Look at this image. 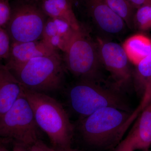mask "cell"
<instances>
[{"mask_svg":"<svg viewBox=\"0 0 151 151\" xmlns=\"http://www.w3.org/2000/svg\"><path fill=\"white\" fill-rule=\"evenodd\" d=\"M96 41L103 67L111 74L117 86L127 85L133 74L123 47L101 37H97Z\"/></svg>","mask_w":151,"mask_h":151,"instance_id":"cell-8","label":"cell"},{"mask_svg":"<svg viewBox=\"0 0 151 151\" xmlns=\"http://www.w3.org/2000/svg\"><path fill=\"white\" fill-rule=\"evenodd\" d=\"M151 103V78L147 82L142 94V100L139 105L134 110L138 115Z\"/></svg>","mask_w":151,"mask_h":151,"instance_id":"cell-21","label":"cell"},{"mask_svg":"<svg viewBox=\"0 0 151 151\" xmlns=\"http://www.w3.org/2000/svg\"><path fill=\"white\" fill-rule=\"evenodd\" d=\"M136 65L134 74L135 89L142 94L146 84L151 78V52Z\"/></svg>","mask_w":151,"mask_h":151,"instance_id":"cell-16","label":"cell"},{"mask_svg":"<svg viewBox=\"0 0 151 151\" xmlns=\"http://www.w3.org/2000/svg\"><path fill=\"white\" fill-rule=\"evenodd\" d=\"M27 147L21 144L15 143L12 151H27Z\"/></svg>","mask_w":151,"mask_h":151,"instance_id":"cell-24","label":"cell"},{"mask_svg":"<svg viewBox=\"0 0 151 151\" xmlns=\"http://www.w3.org/2000/svg\"><path fill=\"white\" fill-rule=\"evenodd\" d=\"M138 116L134 111L106 107L81 119L78 129L89 146L103 150L111 148L118 146Z\"/></svg>","mask_w":151,"mask_h":151,"instance_id":"cell-1","label":"cell"},{"mask_svg":"<svg viewBox=\"0 0 151 151\" xmlns=\"http://www.w3.org/2000/svg\"><path fill=\"white\" fill-rule=\"evenodd\" d=\"M11 41L7 32L0 27V61L8 58L10 52Z\"/></svg>","mask_w":151,"mask_h":151,"instance_id":"cell-19","label":"cell"},{"mask_svg":"<svg viewBox=\"0 0 151 151\" xmlns=\"http://www.w3.org/2000/svg\"><path fill=\"white\" fill-rule=\"evenodd\" d=\"M9 69L24 89L46 94L61 88L65 70L59 52L33 58Z\"/></svg>","mask_w":151,"mask_h":151,"instance_id":"cell-3","label":"cell"},{"mask_svg":"<svg viewBox=\"0 0 151 151\" xmlns=\"http://www.w3.org/2000/svg\"><path fill=\"white\" fill-rule=\"evenodd\" d=\"M71 1H72L73 2H74V0H71Z\"/></svg>","mask_w":151,"mask_h":151,"instance_id":"cell-29","label":"cell"},{"mask_svg":"<svg viewBox=\"0 0 151 151\" xmlns=\"http://www.w3.org/2000/svg\"><path fill=\"white\" fill-rule=\"evenodd\" d=\"M110 8L119 16L126 23L127 27L132 28L133 27V18L135 9L128 0H105Z\"/></svg>","mask_w":151,"mask_h":151,"instance_id":"cell-17","label":"cell"},{"mask_svg":"<svg viewBox=\"0 0 151 151\" xmlns=\"http://www.w3.org/2000/svg\"><path fill=\"white\" fill-rule=\"evenodd\" d=\"M51 147L38 139L27 148V151H50Z\"/></svg>","mask_w":151,"mask_h":151,"instance_id":"cell-22","label":"cell"},{"mask_svg":"<svg viewBox=\"0 0 151 151\" xmlns=\"http://www.w3.org/2000/svg\"><path fill=\"white\" fill-rule=\"evenodd\" d=\"M85 4L92 21L101 32L115 37L125 32L127 27L126 23L105 0H85Z\"/></svg>","mask_w":151,"mask_h":151,"instance_id":"cell-9","label":"cell"},{"mask_svg":"<svg viewBox=\"0 0 151 151\" xmlns=\"http://www.w3.org/2000/svg\"><path fill=\"white\" fill-rule=\"evenodd\" d=\"M130 62L137 65L151 52V39L137 34L130 37L122 45Z\"/></svg>","mask_w":151,"mask_h":151,"instance_id":"cell-15","label":"cell"},{"mask_svg":"<svg viewBox=\"0 0 151 151\" xmlns=\"http://www.w3.org/2000/svg\"><path fill=\"white\" fill-rule=\"evenodd\" d=\"M149 3H151V0H149Z\"/></svg>","mask_w":151,"mask_h":151,"instance_id":"cell-28","label":"cell"},{"mask_svg":"<svg viewBox=\"0 0 151 151\" xmlns=\"http://www.w3.org/2000/svg\"><path fill=\"white\" fill-rule=\"evenodd\" d=\"M56 150L57 151H80L73 150V149H71L70 147L66 148L58 149V150Z\"/></svg>","mask_w":151,"mask_h":151,"instance_id":"cell-25","label":"cell"},{"mask_svg":"<svg viewBox=\"0 0 151 151\" xmlns=\"http://www.w3.org/2000/svg\"><path fill=\"white\" fill-rule=\"evenodd\" d=\"M12 6L9 0H0V27H6L10 18Z\"/></svg>","mask_w":151,"mask_h":151,"instance_id":"cell-20","label":"cell"},{"mask_svg":"<svg viewBox=\"0 0 151 151\" xmlns=\"http://www.w3.org/2000/svg\"><path fill=\"white\" fill-rule=\"evenodd\" d=\"M58 52L42 39L26 42H12L9 55L5 64L9 68H12L23 65L33 58Z\"/></svg>","mask_w":151,"mask_h":151,"instance_id":"cell-11","label":"cell"},{"mask_svg":"<svg viewBox=\"0 0 151 151\" xmlns=\"http://www.w3.org/2000/svg\"><path fill=\"white\" fill-rule=\"evenodd\" d=\"M133 27L141 32L151 30V4H145L137 9L133 18Z\"/></svg>","mask_w":151,"mask_h":151,"instance_id":"cell-18","label":"cell"},{"mask_svg":"<svg viewBox=\"0 0 151 151\" xmlns=\"http://www.w3.org/2000/svg\"><path fill=\"white\" fill-rule=\"evenodd\" d=\"M48 17L59 19L70 25L75 31L81 28V24L73 12L71 0H35Z\"/></svg>","mask_w":151,"mask_h":151,"instance_id":"cell-14","label":"cell"},{"mask_svg":"<svg viewBox=\"0 0 151 151\" xmlns=\"http://www.w3.org/2000/svg\"><path fill=\"white\" fill-rule=\"evenodd\" d=\"M128 1L135 9H137L141 6L149 3V0H128Z\"/></svg>","mask_w":151,"mask_h":151,"instance_id":"cell-23","label":"cell"},{"mask_svg":"<svg viewBox=\"0 0 151 151\" xmlns=\"http://www.w3.org/2000/svg\"><path fill=\"white\" fill-rule=\"evenodd\" d=\"M50 151H57V150H55V149L53 148V147H51V150H50Z\"/></svg>","mask_w":151,"mask_h":151,"instance_id":"cell-27","label":"cell"},{"mask_svg":"<svg viewBox=\"0 0 151 151\" xmlns=\"http://www.w3.org/2000/svg\"><path fill=\"white\" fill-rule=\"evenodd\" d=\"M23 89L38 127L47 135L53 148L70 147L73 127L62 105L48 94Z\"/></svg>","mask_w":151,"mask_h":151,"instance_id":"cell-2","label":"cell"},{"mask_svg":"<svg viewBox=\"0 0 151 151\" xmlns=\"http://www.w3.org/2000/svg\"><path fill=\"white\" fill-rule=\"evenodd\" d=\"M39 128L29 102L24 94L0 116V138L27 147L39 139Z\"/></svg>","mask_w":151,"mask_h":151,"instance_id":"cell-7","label":"cell"},{"mask_svg":"<svg viewBox=\"0 0 151 151\" xmlns=\"http://www.w3.org/2000/svg\"><path fill=\"white\" fill-rule=\"evenodd\" d=\"M11 6V17L6 29L12 42L42 39L48 17L35 0H17Z\"/></svg>","mask_w":151,"mask_h":151,"instance_id":"cell-6","label":"cell"},{"mask_svg":"<svg viewBox=\"0 0 151 151\" xmlns=\"http://www.w3.org/2000/svg\"><path fill=\"white\" fill-rule=\"evenodd\" d=\"M76 31L64 21L48 17L42 39L57 51L60 50L64 52Z\"/></svg>","mask_w":151,"mask_h":151,"instance_id":"cell-12","label":"cell"},{"mask_svg":"<svg viewBox=\"0 0 151 151\" xmlns=\"http://www.w3.org/2000/svg\"><path fill=\"white\" fill-rule=\"evenodd\" d=\"M23 87L6 64L0 61V116L23 94Z\"/></svg>","mask_w":151,"mask_h":151,"instance_id":"cell-13","label":"cell"},{"mask_svg":"<svg viewBox=\"0 0 151 151\" xmlns=\"http://www.w3.org/2000/svg\"><path fill=\"white\" fill-rule=\"evenodd\" d=\"M0 151H9L3 145L1 141H0Z\"/></svg>","mask_w":151,"mask_h":151,"instance_id":"cell-26","label":"cell"},{"mask_svg":"<svg viewBox=\"0 0 151 151\" xmlns=\"http://www.w3.org/2000/svg\"><path fill=\"white\" fill-rule=\"evenodd\" d=\"M63 60L65 70L78 80L100 83L102 81L100 62L97 42L82 27L76 32L65 50Z\"/></svg>","mask_w":151,"mask_h":151,"instance_id":"cell-4","label":"cell"},{"mask_svg":"<svg viewBox=\"0 0 151 151\" xmlns=\"http://www.w3.org/2000/svg\"><path fill=\"white\" fill-rule=\"evenodd\" d=\"M134 125L115 151L148 150L151 146V103L138 117Z\"/></svg>","mask_w":151,"mask_h":151,"instance_id":"cell-10","label":"cell"},{"mask_svg":"<svg viewBox=\"0 0 151 151\" xmlns=\"http://www.w3.org/2000/svg\"><path fill=\"white\" fill-rule=\"evenodd\" d=\"M68 98L71 109L81 119L106 107L131 111L117 91L92 81L78 80L69 87Z\"/></svg>","mask_w":151,"mask_h":151,"instance_id":"cell-5","label":"cell"}]
</instances>
